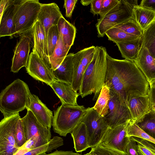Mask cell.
I'll list each match as a JSON object with an SVG mask.
<instances>
[{
  "instance_id": "23",
  "label": "cell",
  "mask_w": 155,
  "mask_h": 155,
  "mask_svg": "<svg viewBox=\"0 0 155 155\" xmlns=\"http://www.w3.org/2000/svg\"><path fill=\"white\" fill-rule=\"evenodd\" d=\"M74 148L77 152H80L90 148L87 127L81 122L71 133Z\"/></svg>"
},
{
  "instance_id": "4",
  "label": "cell",
  "mask_w": 155,
  "mask_h": 155,
  "mask_svg": "<svg viewBox=\"0 0 155 155\" xmlns=\"http://www.w3.org/2000/svg\"><path fill=\"white\" fill-rule=\"evenodd\" d=\"M89 108L83 105L62 104L54 111L52 123L54 132L65 137L81 122Z\"/></svg>"
},
{
  "instance_id": "31",
  "label": "cell",
  "mask_w": 155,
  "mask_h": 155,
  "mask_svg": "<svg viewBox=\"0 0 155 155\" xmlns=\"http://www.w3.org/2000/svg\"><path fill=\"white\" fill-rule=\"evenodd\" d=\"M105 35L109 40L115 43L133 40L139 38L127 33L115 27H113L107 31Z\"/></svg>"
},
{
  "instance_id": "50",
  "label": "cell",
  "mask_w": 155,
  "mask_h": 155,
  "mask_svg": "<svg viewBox=\"0 0 155 155\" xmlns=\"http://www.w3.org/2000/svg\"><path fill=\"white\" fill-rule=\"evenodd\" d=\"M150 87H155V80L149 83Z\"/></svg>"
},
{
  "instance_id": "3",
  "label": "cell",
  "mask_w": 155,
  "mask_h": 155,
  "mask_svg": "<svg viewBox=\"0 0 155 155\" xmlns=\"http://www.w3.org/2000/svg\"><path fill=\"white\" fill-rule=\"evenodd\" d=\"M31 93L27 84L17 79L0 94V110L4 117L16 114L26 109Z\"/></svg>"
},
{
  "instance_id": "26",
  "label": "cell",
  "mask_w": 155,
  "mask_h": 155,
  "mask_svg": "<svg viewBox=\"0 0 155 155\" xmlns=\"http://www.w3.org/2000/svg\"><path fill=\"white\" fill-rule=\"evenodd\" d=\"M81 50L73 56V74L71 86L76 92L79 91L86 69L81 64Z\"/></svg>"
},
{
  "instance_id": "51",
  "label": "cell",
  "mask_w": 155,
  "mask_h": 155,
  "mask_svg": "<svg viewBox=\"0 0 155 155\" xmlns=\"http://www.w3.org/2000/svg\"><path fill=\"white\" fill-rule=\"evenodd\" d=\"M138 153L139 155H145L142 152H141L139 149L138 150Z\"/></svg>"
},
{
  "instance_id": "18",
  "label": "cell",
  "mask_w": 155,
  "mask_h": 155,
  "mask_svg": "<svg viewBox=\"0 0 155 155\" xmlns=\"http://www.w3.org/2000/svg\"><path fill=\"white\" fill-rule=\"evenodd\" d=\"M134 62L149 83L155 80V58L146 48L141 47L138 57Z\"/></svg>"
},
{
  "instance_id": "8",
  "label": "cell",
  "mask_w": 155,
  "mask_h": 155,
  "mask_svg": "<svg viewBox=\"0 0 155 155\" xmlns=\"http://www.w3.org/2000/svg\"><path fill=\"white\" fill-rule=\"evenodd\" d=\"M21 120L26 141L33 138L38 147L48 143L51 137L50 129L43 125L29 109Z\"/></svg>"
},
{
  "instance_id": "22",
  "label": "cell",
  "mask_w": 155,
  "mask_h": 155,
  "mask_svg": "<svg viewBox=\"0 0 155 155\" xmlns=\"http://www.w3.org/2000/svg\"><path fill=\"white\" fill-rule=\"evenodd\" d=\"M74 53H70L53 73L56 79L71 84L73 74V56Z\"/></svg>"
},
{
  "instance_id": "32",
  "label": "cell",
  "mask_w": 155,
  "mask_h": 155,
  "mask_svg": "<svg viewBox=\"0 0 155 155\" xmlns=\"http://www.w3.org/2000/svg\"><path fill=\"white\" fill-rule=\"evenodd\" d=\"M125 32L138 37L142 38L143 31L136 21L132 17L114 27Z\"/></svg>"
},
{
  "instance_id": "36",
  "label": "cell",
  "mask_w": 155,
  "mask_h": 155,
  "mask_svg": "<svg viewBox=\"0 0 155 155\" xmlns=\"http://www.w3.org/2000/svg\"><path fill=\"white\" fill-rule=\"evenodd\" d=\"M96 49L94 46L84 48L81 50V64L86 69L94 58Z\"/></svg>"
},
{
  "instance_id": "46",
  "label": "cell",
  "mask_w": 155,
  "mask_h": 155,
  "mask_svg": "<svg viewBox=\"0 0 155 155\" xmlns=\"http://www.w3.org/2000/svg\"><path fill=\"white\" fill-rule=\"evenodd\" d=\"M38 155H81L79 153L74 152L72 151L56 150L53 152L47 153H44Z\"/></svg>"
},
{
  "instance_id": "20",
  "label": "cell",
  "mask_w": 155,
  "mask_h": 155,
  "mask_svg": "<svg viewBox=\"0 0 155 155\" xmlns=\"http://www.w3.org/2000/svg\"><path fill=\"white\" fill-rule=\"evenodd\" d=\"M15 4V0H13L0 17V37L8 36L12 38L16 34L14 21Z\"/></svg>"
},
{
  "instance_id": "5",
  "label": "cell",
  "mask_w": 155,
  "mask_h": 155,
  "mask_svg": "<svg viewBox=\"0 0 155 155\" xmlns=\"http://www.w3.org/2000/svg\"><path fill=\"white\" fill-rule=\"evenodd\" d=\"M41 5L38 0H15L14 16L15 37L21 36L32 29Z\"/></svg>"
},
{
  "instance_id": "40",
  "label": "cell",
  "mask_w": 155,
  "mask_h": 155,
  "mask_svg": "<svg viewBox=\"0 0 155 155\" xmlns=\"http://www.w3.org/2000/svg\"><path fill=\"white\" fill-rule=\"evenodd\" d=\"M63 144V140L61 137L58 136H54L48 142L46 153H51L53 150L57 149Z\"/></svg>"
},
{
  "instance_id": "38",
  "label": "cell",
  "mask_w": 155,
  "mask_h": 155,
  "mask_svg": "<svg viewBox=\"0 0 155 155\" xmlns=\"http://www.w3.org/2000/svg\"><path fill=\"white\" fill-rule=\"evenodd\" d=\"M89 155H122L101 145L100 143L91 148Z\"/></svg>"
},
{
  "instance_id": "44",
  "label": "cell",
  "mask_w": 155,
  "mask_h": 155,
  "mask_svg": "<svg viewBox=\"0 0 155 155\" xmlns=\"http://www.w3.org/2000/svg\"><path fill=\"white\" fill-rule=\"evenodd\" d=\"M48 145V143L30 150L22 155H38L44 153H46Z\"/></svg>"
},
{
  "instance_id": "6",
  "label": "cell",
  "mask_w": 155,
  "mask_h": 155,
  "mask_svg": "<svg viewBox=\"0 0 155 155\" xmlns=\"http://www.w3.org/2000/svg\"><path fill=\"white\" fill-rule=\"evenodd\" d=\"M137 5V0H120L115 7L97 20L96 25L97 36L103 37L109 29L133 17V8Z\"/></svg>"
},
{
  "instance_id": "16",
  "label": "cell",
  "mask_w": 155,
  "mask_h": 155,
  "mask_svg": "<svg viewBox=\"0 0 155 155\" xmlns=\"http://www.w3.org/2000/svg\"><path fill=\"white\" fill-rule=\"evenodd\" d=\"M32 29L34 42L32 50L50 66L47 38L44 29L41 23L37 20Z\"/></svg>"
},
{
  "instance_id": "13",
  "label": "cell",
  "mask_w": 155,
  "mask_h": 155,
  "mask_svg": "<svg viewBox=\"0 0 155 155\" xmlns=\"http://www.w3.org/2000/svg\"><path fill=\"white\" fill-rule=\"evenodd\" d=\"M31 41L28 35L25 34L21 36L14 51L11 72L17 73L22 67H27L30 55Z\"/></svg>"
},
{
  "instance_id": "34",
  "label": "cell",
  "mask_w": 155,
  "mask_h": 155,
  "mask_svg": "<svg viewBox=\"0 0 155 155\" xmlns=\"http://www.w3.org/2000/svg\"><path fill=\"white\" fill-rule=\"evenodd\" d=\"M130 138L136 142L138 149L145 155H155V144L134 137H131Z\"/></svg>"
},
{
  "instance_id": "48",
  "label": "cell",
  "mask_w": 155,
  "mask_h": 155,
  "mask_svg": "<svg viewBox=\"0 0 155 155\" xmlns=\"http://www.w3.org/2000/svg\"><path fill=\"white\" fill-rule=\"evenodd\" d=\"M13 0H1L0 1V17L7 7L12 3Z\"/></svg>"
},
{
  "instance_id": "27",
  "label": "cell",
  "mask_w": 155,
  "mask_h": 155,
  "mask_svg": "<svg viewBox=\"0 0 155 155\" xmlns=\"http://www.w3.org/2000/svg\"><path fill=\"white\" fill-rule=\"evenodd\" d=\"M71 47L65 45L61 37L59 35L58 43L49 59L52 70L54 71L58 68L67 55Z\"/></svg>"
},
{
  "instance_id": "30",
  "label": "cell",
  "mask_w": 155,
  "mask_h": 155,
  "mask_svg": "<svg viewBox=\"0 0 155 155\" xmlns=\"http://www.w3.org/2000/svg\"><path fill=\"white\" fill-rule=\"evenodd\" d=\"M141 47L146 48L155 58V20L143 31Z\"/></svg>"
},
{
  "instance_id": "43",
  "label": "cell",
  "mask_w": 155,
  "mask_h": 155,
  "mask_svg": "<svg viewBox=\"0 0 155 155\" xmlns=\"http://www.w3.org/2000/svg\"><path fill=\"white\" fill-rule=\"evenodd\" d=\"M103 0H93L91 4L90 12L94 16L99 15L102 7Z\"/></svg>"
},
{
  "instance_id": "14",
  "label": "cell",
  "mask_w": 155,
  "mask_h": 155,
  "mask_svg": "<svg viewBox=\"0 0 155 155\" xmlns=\"http://www.w3.org/2000/svg\"><path fill=\"white\" fill-rule=\"evenodd\" d=\"M26 109L30 110L43 125L51 129L53 118L52 112L37 96L30 94Z\"/></svg>"
},
{
  "instance_id": "19",
  "label": "cell",
  "mask_w": 155,
  "mask_h": 155,
  "mask_svg": "<svg viewBox=\"0 0 155 155\" xmlns=\"http://www.w3.org/2000/svg\"><path fill=\"white\" fill-rule=\"evenodd\" d=\"M126 104L134 122L150 110L148 95L133 97Z\"/></svg>"
},
{
  "instance_id": "41",
  "label": "cell",
  "mask_w": 155,
  "mask_h": 155,
  "mask_svg": "<svg viewBox=\"0 0 155 155\" xmlns=\"http://www.w3.org/2000/svg\"><path fill=\"white\" fill-rule=\"evenodd\" d=\"M77 0H64V7L66 10L65 16L71 18L74 8Z\"/></svg>"
},
{
  "instance_id": "1",
  "label": "cell",
  "mask_w": 155,
  "mask_h": 155,
  "mask_svg": "<svg viewBox=\"0 0 155 155\" xmlns=\"http://www.w3.org/2000/svg\"><path fill=\"white\" fill-rule=\"evenodd\" d=\"M107 70L105 84L126 104L131 98L148 95L149 83L136 64L106 54Z\"/></svg>"
},
{
  "instance_id": "15",
  "label": "cell",
  "mask_w": 155,
  "mask_h": 155,
  "mask_svg": "<svg viewBox=\"0 0 155 155\" xmlns=\"http://www.w3.org/2000/svg\"><path fill=\"white\" fill-rule=\"evenodd\" d=\"M63 16L58 5L55 3L42 4L37 20L44 28L47 38L49 29L56 25L60 19Z\"/></svg>"
},
{
  "instance_id": "33",
  "label": "cell",
  "mask_w": 155,
  "mask_h": 155,
  "mask_svg": "<svg viewBox=\"0 0 155 155\" xmlns=\"http://www.w3.org/2000/svg\"><path fill=\"white\" fill-rule=\"evenodd\" d=\"M127 134V136L129 137H134L146 140L155 144V139L141 129L131 120L128 124Z\"/></svg>"
},
{
  "instance_id": "24",
  "label": "cell",
  "mask_w": 155,
  "mask_h": 155,
  "mask_svg": "<svg viewBox=\"0 0 155 155\" xmlns=\"http://www.w3.org/2000/svg\"><path fill=\"white\" fill-rule=\"evenodd\" d=\"M133 18L143 31L155 20V11L135 5L133 9Z\"/></svg>"
},
{
  "instance_id": "2",
  "label": "cell",
  "mask_w": 155,
  "mask_h": 155,
  "mask_svg": "<svg viewBox=\"0 0 155 155\" xmlns=\"http://www.w3.org/2000/svg\"><path fill=\"white\" fill-rule=\"evenodd\" d=\"M105 48L97 46L91 62L86 68L79 94L82 98L94 93L93 100L98 97L105 83L107 70Z\"/></svg>"
},
{
  "instance_id": "7",
  "label": "cell",
  "mask_w": 155,
  "mask_h": 155,
  "mask_svg": "<svg viewBox=\"0 0 155 155\" xmlns=\"http://www.w3.org/2000/svg\"><path fill=\"white\" fill-rule=\"evenodd\" d=\"M19 113L4 117L0 123V155H15L19 149L15 140V131Z\"/></svg>"
},
{
  "instance_id": "21",
  "label": "cell",
  "mask_w": 155,
  "mask_h": 155,
  "mask_svg": "<svg viewBox=\"0 0 155 155\" xmlns=\"http://www.w3.org/2000/svg\"><path fill=\"white\" fill-rule=\"evenodd\" d=\"M142 38L116 43L122 57L125 59L134 62L141 48Z\"/></svg>"
},
{
  "instance_id": "39",
  "label": "cell",
  "mask_w": 155,
  "mask_h": 155,
  "mask_svg": "<svg viewBox=\"0 0 155 155\" xmlns=\"http://www.w3.org/2000/svg\"><path fill=\"white\" fill-rule=\"evenodd\" d=\"M120 0H103L102 7L99 15L100 17L104 16L115 7L119 2Z\"/></svg>"
},
{
  "instance_id": "49",
  "label": "cell",
  "mask_w": 155,
  "mask_h": 155,
  "mask_svg": "<svg viewBox=\"0 0 155 155\" xmlns=\"http://www.w3.org/2000/svg\"><path fill=\"white\" fill-rule=\"evenodd\" d=\"M92 0H81L80 1L81 4L84 6H87L91 4Z\"/></svg>"
},
{
  "instance_id": "17",
  "label": "cell",
  "mask_w": 155,
  "mask_h": 155,
  "mask_svg": "<svg viewBox=\"0 0 155 155\" xmlns=\"http://www.w3.org/2000/svg\"><path fill=\"white\" fill-rule=\"evenodd\" d=\"M59 97L62 104L77 105L79 94L74 91L71 85L55 79L49 85Z\"/></svg>"
},
{
  "instance_id": "25",
  "label": "cell",
  "mask_w": 155,
  "mask_h": 155,
  "mask_svg": "<svg viewBox=\"0 0 155 155\" xmlns=\"http://www.w3.org/2000/svg\"><path fill=\"white\" fill-rule=\"evenodd\" d=\"M59 35L64 44L71 47L73 45L76 33L75 27L63 16L61 18L57 25Z\"/></svg>"
},
{
  "instance_id": "9",
  "label": "cell",
  "mask_w": 155,
  "mask_h": 155,
  "mask_svg": "<svg viewBox=\"0 0 155 155\" xmlns=\"http://www.w3.org/2000/svg\"><path fill=\"white\" fill-rule=\"evenodd\" d=\"M81 122L86 125L90 147H94L101 143L106 133L110 128L104 117L100 116L93 107H90Z\"/></svg>"
},
{
  "instance_id": "42",
  "label": "cell",
  "mask_w": 155,
  "mask_h": 155,
  "mask_svg": "<svg viewBox=\"0 0 155 155\" xmlns=\"http://www.w3.org/2000/svg\"><path fill=\"white\" fill-rule=\"evenodd\" d=\"M138 150L136 142L130 138L126 147V155H139Z\"/></svg>"
},
{
  "instance_id": "11",
  "label": "cell",
  "mask_w": 155,
  "mask_h": 155,
  "mask_svg": "<svg viewBox=\"0 0 155 155\" xmlns=\"http://www.w3.org/2000/svg\"><path fill=\"white\" fill-rule=\"evenodd\" d=\"M128 122L112 128H109L100 144L122 155H126V147L130 138L127 136V134Z\"/></svg>"
},
{
  "instance_id": "28",
  "label": "cell",
  "mask_w": 155,
  "mask_h": 155,
  "mask_svg": "<svg viewBox=\"0 0 155 155\" xmlns=\"http://www.w3.org/2000/svg\"><path fill=\"white\" fill-rule=\"evenodd\" d=\"M110 99V89L104 83L102 88L96 102L93 107L101 116L104 117L108 113Z\"/></svg>"
},
{
  "instance_id": "35",
  "label": "cell",
  "mask_w": 155,
  "mask_h": 155,
  "mask_svg": "<svg viewBox=\"0 0 155 155\" xmlns=\"http://www.w3.org/2000/svg\"><path fill=\"white\" fill-rule=\"evenodd\" d=\"M59 38V34L57 25L52 26L49 29L47 36L49 58L53 53Z\"/></svg>"
},
{
  "instance_id": "45",
  "label": "cell",
  "mask_w": 155,
  "mask_h": 155,
  "mask_svg": "<svg viewBox=\"0 0 155 155\" xmlns=\"http://www.w3.org/2000/svg\"><path fill=\"white\" fill-rule=\"evenodd\" d=\"M148 95L150 110L155 112V87H150Z\"/></svg>"
},
{
  "instance_id": "10",
  "label": "cell",
  "mask_w": 155,
  "mask_h": 155,
  "mask_svg": "<svg viewBox=\"0 0 155 155\" xmlns=\"http://www.w3.org/2000/svg\"><path fill=\"white\" fill-rule=\"evenodd\" d=\"M110 90V99L108 111L104 117L109 127L112 128L129 122L132 118L126 103L116 93Z\"/></svg>"
},
{
  "instance_id": "52",
  "label": "cell",
  "mask_w": 155,
  "mask_h": 155,
  "mask_svg": "<svg viewBox=\"0 0 155 155\" xmlns=\"http://www.w3.org/2000/svg\"><path fill=\"white\" fill-rule=\"evenodd\" d=\"M83 155H89V154L88 153H87L86 154H84Z\"/></svg>"
},
{
  "instance_id": "37",
  "label": "cell",
  "mask_w": 155,
  "mask_h": 155,
  "mask_svg": "<svg viewBox=\"0 0 155 155\" xmlns=\"http://www.w3.org/2000/svg\"><path fill=\"white\" fill-rule=\"evenodd\" d=\"M15 140L17 146L20 148L27 142L22 124L21 118L18 122L15 131Z\"/></svg>"
},
{
  "instance_id": "29",
  "label": "cell",
  "mask_w": 155,
  "mask_h": 155,
  "mask_svg": "<svg viewBox=\"0 0 155 155\" xmlns=\"http://www.w3.org/2000/svg\"><path fill=\"white\" fill-rule=\"evenodd\" d=\"M134 123L155 139V112L150 110Z\"/></svg>"
},
{
  "instance_id": "47",
  "label": "cell",
  "mask_w": 155,
  "mask_h": 155,
  "mask_svg": "<svg viewBox=\"0 0 155 155\" xmlns=\"http://www.w3.org/2000/svg\"><path fill=\"white\" fill-rule=\"evenodd\" d=\"M140 5L155 11V0H143Z\"/></svg>"
},
{
  "instance_id": "12",
  "label": "cell",
  "mask_w": 155,
  "mask_h": 155,
  "mask_svg": "<svg viewBox=\"0 0 155 155\" xmlns=\"http://www.w3.org/2000/svg\"><path fill=\"white\" fill-rule=\"evenodd\" d=\"M26 69L27 73L33 78L48 85L56 79L50 65L34 51L30 54Z\"/></svg>"
}]
</instances>
